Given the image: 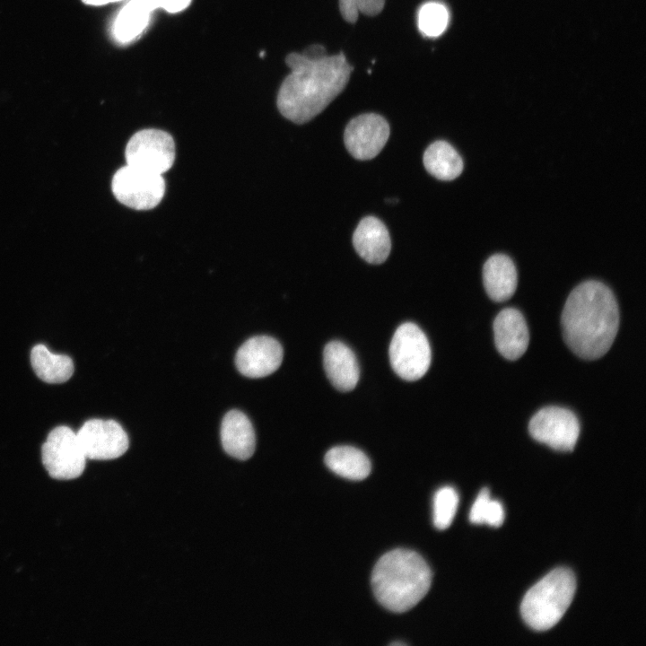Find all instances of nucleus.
I'll list each match as a JSON object with an SVG mask.
<instances>
[{"label": "nucleus", "mask_w": 646, "mask_h": 646, "mask_svg": "<svg viewBox=\"0 0 646 646\" xmlns=\"http://www.w3.org/2000/svg\"><path fill=\"white\" fill-rule=\"evenodd\" d=\"M285 62L291 72L280 86L276 104L284 118L297 124L322 112L344 91L353 71L343 52L328 56L319 44L290 53Z\"/></svg>", "instance_id": "1"}, {"label": "nucleus", "mask_w": 646, "mask_h": 646, "mask_svg": "<svg viewBox=\"0 0 646 646\" xmlns=\"http://www.w3.org/2000/svg\"><path fill=\"white\" fill-rule=\"evenodd\" d=\"M567 346L580 358L596 360L611 347L619 327L617 301L598 281H586L569 294L561 317Z\"/></svg>", "instance_id": "2"}, {"label": "nucleus", "mask_w": 646, "mask_h": 646, "mask_svg": "<svg viewBox=\"0 0 646 646\" xmlns=\"http://www.w3.org/2000/svg\"><path fill=\"white\" fill-rule=\"evenodd\" d=\"M432 571L416 552L394 549L382 555L374 566L371 585L377 600L385 608L406 612L428 592Z\"/></svg>", "instance_id": "3"}, {"label": "nucleus", "mask_w": 646, "mask_h": 646, "mask_svg": "<svg viewBox=\"0 0 646 646\" xmlns=\"http://www.w3.org/2000/svg\"><path fill=\"white\" fill-rule=\"evenodd\" d=\"M575 590L576 580L571 570H553L524 596L520 605L523 620L536 631L552 628L568 609Z\"/></svg>", "instance_id": "4"}, {"label": "nucleus", "mask_w": 646, "mask_h": 646, "mask_svg": "<svg viewBox=\"0 0 646 646\" xmlns=\"http://www.w3.org/2000/svg\"><path fill=\"white\" fill-rule=\"evenodd\" d=\"M388 354L394 371L408 381L421 379L427 372L432 360L427 336L412 322L403 323L397 328Z\"/></svg>", "instance_id": "5"}, {"label": "nucleus", "mask_w": 646, "mask_h": 646, "mask_svg": "<svg viewBox=\"0 0 646 646\" xmlns=\"http://www.w3.org/2000/svg\"><path fill=\"white\" fill-rule=\"evenodd\" d=\"M42 463L55 479L69 480L80 476L86 465V457L76 432L60 425L48 433L41 448Z\"/></svg>", "instance_id": "6"}, {"label": "nucleus", "mask_w": 646, "mask_h": 646, "mask_svg": "<svg viewBox=\"0 0 646 646\" xmlns=\"http://www.w3.org/2000/svg\"><path fill=\"white\" fill-rule=\"evenodd\" d=\"M115 197L135 210H149L160 204L165 194L162 175L126 165L118 170L111 181Z\"/></svg>", "instance_id": "7"}, {"label": "nucleus", "mask_w": 646, "mask_h": 646, "mask_svg": "<svg viewBox=\"0 0 646 646\" xmlns=\"http://www.w3.org/2000/svg\"><path fill=\"white\" fill-rule=\"evenodd\" d=\"M125 157L129 166L162 175L174 163L175 144L165 131L143 129L129 139Z\"/></svg>", "instance_id": "8"}, {"label": "nucleus", "mask_w": 646, "mask_h": 646, "mask_svg": "<svg viewBox=\"0 0 646 646\" xmlns=\"http://www.w3.org/2000/svg\"><path fill=\"white\" fill-rule=\"evenodd\" d=\"M528 432L537 441L559 451H572L580 435V423L569 409L546 406L530 419Z\"/></svg>", "instance_id": "9"}, {"label": "nucleus", "mask_w": 646, "mask_h": 646, "mask_svg": "<svg viewBox=\"0 0 646 646\" xmlns=\"http://www.w3.org/2000/svg\"><path fill=\"white\" fill-rule=\"evenodd\" d=\"M89 459L108 460L121 457L128 449V436L114 420L91 419L76 432Z\"/></svg>", "instance_id": "10"}, {"label": "nucleus", "mask_w": 646, "mask_h": 646, "mask_svg": "<svg viewBox=\"0 0 646 646\" xmlns=\"http://www.w3.org/2000/svg\"><path fill=\"white\" fill-rule=\"evenodd\" d=\"M389 136L388 121L376 113L359 115L347 124L344 141L350 154L357 160H371L377 156Z\"/></svg>", "instance_id": "11"}, {"label": "nucleus", "mask_w": 646, "mask_h": 646, "mask_svg": "<svg viewBox=\"0 0 646 646\" xmlns=\"http://www.w3.org/2000/svg\"><path fill=\"white\" fill-rule=\"evenodd\" d=\"M284 352L280 343L267 336L248 339L236 354L238 371L249 378H263L275 372L281 365Z\"/></svg>", "instance_id": "12"}, {"label": "nucleus", "mask_w": 646, "mask_h": 646, "mask_svg": "<svg viewBox=\"0 0 646 646\" xmlns=\"http://www.w3.org/2000/svg\"><path fill=\"white\" fill-rule=\"evenodd\" d=\"M494 343L506 359L521 357L529 343V333L521 312L514 308L501 310L493 321Z\"/></svg>", "instance_id": "13"}, {"label": "nucleus", "mask_w": 646, "mask_h": 646, "mask_svg": "<svg viewBox=\"0 0 646 646\" xmlns=\"http://www.w3.org/2000/svg\"><path fill=\"white\" fill-rule=\"evenodd\" d=\"M323 364L329 381L336 389L350 391L357 385L360 377L357 359L344 343L331 341L326 345Z\"/></svg>", "instance_id": "14"}, {"label": "nucleus", "mask_w": 646, "mask_h": 646, "mask_svg": "<svg viewBox=\"0 0 646 646\" xmlns=\"http://www.w3.org/2000/svg\"><path fill=\"white\" fill-rule=\"evenodd\" d=\"M353 244L360 257L371 264L383 263L391 249L387 227L374 216H367L359 223L353 235Z\"/></svg>", "instance_id": "15"}, {"label": "nucleus", "mask_w": 646, "mask_h": 646, "mask_svg": "<svg viewBox=\"0 0 646 646\" xmlns=\"http://www.w3.org/2000/svg\"><path fill=\"white\" fill-rule=\"evenodd\" d=\"M221 441L225 452L235 458L245 460L253 455L256 435L245 414L231 410L224 415L221 425Z\"/></svg>", "instance_id": "16"}, {"label": "nucleus", "mask_w": 646, "mask_h": 646, "mask_svg": "<svg viewBox=\"0 0 646 646\" xmlns=\"http://www.w3.org/2000/svg\"><path fill=\"white\" fill-rule=\"evenodd\" d=\"M163 0H130L115 17L111 32L116 41L124 44L138 38L146 29L151 13L162 8Z\"/></svg>", "instance_id": "17"}, {"label": "nucleus", "mask_w": 646, "mask_h": 646, "mask_svg": "<svg viewBox=\"0 0 646 646\" xmlns=\"http://www.w3.org/2000/svg\"><path fill=\"white\" fill-rule=\"evenodd\" d=\"M483 282L486 293L493 301L502 302L509 300L518 284L513 261L503 254L490 257L483 267Z\"/></svg>", "instance_id": "18"}, {"label": "nucleus", "mask_w": 646, "mask_h": 646, "mask_svg": "<svg viewBox=\"0 0 646 646\" xmlns=\"http://www.w3.org/2000/svg\"><path fill=\"white\" fill-rule=\"evenodd\" d=\"M325 463L336 475L351 480H362L371 470L369 458L359 449L351 446L330 449L325 455Z\"/></svg>", "instance_id": "19"}, {"label": "nucleus", "mask_w": 646, "mask_h": 646, "mask_svg": "<svg viewBox=\"0 0 646 646\" xmlns=\"http://www.w3.org/2000/svg\"><path fill=\"white\" fill-rule=\"evenodd\" d=\"M31 363L36 375L47 383L65 382L74 373V362L69 356L53 354L44 345L31 349Z\"/></svg>", "instance_id": "20"}, {"label": "nucleus", "mask_w": 646, "mask_h": 646, "mask_svg": "<svg viewBox=\"0 0 646 646\" xmlns=\"http://www.w3.org/2000/svg\"><path fill=\"white\" fill-rule=\"evenodd\" d=\"M423 162L426 170L441 180H452L463 170L460 155L442 140L435 141L426 148Z\"/></svg>", "instance_id": "21"}, {"label": "nucleus", "mask_w": 646, "mask_h": 646, "mask_svg": "<svg viewBox=\"0 0 646 646\" xmlns=\"http://www.w3.org/2000/svg\"><path fill=\"white\" fill-rule=\"evenodd\" d=\"M504 509L497 500H492L487 488L482 489L475 500L470 512L469 520L473 524H487L500 527L504 521Z\"/></svg>", "instance_id": "22"}, {"label": "nucleus", "mask_w": 646, "mask_h": 646, "mask_svg": "<svg viewBox=\"0 0 646 646\" xmlns=\"http://www.w3.org/2000/svg\"><path fill=\"white\" fill-rule=\"evenodd\" d=\"M448 22L449 12L441 3L427 2L418 11V29L425 37H439L445 31Z\"/></svg>", "instance_id": "23"}, {"label": "nucleus", "mask_w": 646, "mask_h": 646, "mask_svg": "<svg viewBox=\"0 0 646 646\" xmlns=\"http://www.w3.org/2000/svg\"><path fill=\"white\" fill-rule=\"evenodd\" d=\"M458 505V494L451 486L439 489L433 497V524L438 529L450 526Z\"/></svg>", "instance_id": "24"}, {"label": "nucleus", "mask_w": 646, "mask_h": 646, "mask_svg": "<svg viewBox=\"0 0 646 646\" xmlns=\"http://www.w3.org/2000/svg\"><path fill=\"white\" fill-rule=\"evenodd\" d=\"M338 3L343 19L349 23H355L359 13L378 15L385 5V0H339Z\"/></svg>", "instance_id": "25"}, {"label": "nucleus", "mask_w": 646, "mask_h": 646, "mask_svg": "<svg viewBox=\"0 0 646 646\" xmlns=\"http://www.w3.org/2000/svg\"><path fill=\"white\" fill-rule=\"evenodd\" d=\"M122 0H82L83 3L89 5H103L109 3L118 2Z\"/></svg>", "instance_id": "26"}, {"label": "nucleus", "mask_w": 646, "mask_h": 646, "mask_svg": "<svg viewBox=\"0 0 646 646\" xmlns=\"http://www.w3.org/2000/svg\"><path fill=\"white\" fill-rule=\"evenodd\" d=\"M391 645H405V643L402 642H394L391 643Z\"/></svg>", "instance_id": "27"}]
</instances>
